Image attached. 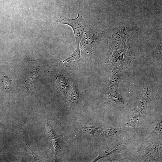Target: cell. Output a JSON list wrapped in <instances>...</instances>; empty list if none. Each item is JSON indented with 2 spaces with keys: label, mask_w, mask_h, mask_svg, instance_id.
<instances>
[{
  "label": "cell",
  "mask_w": 162,
  "mask_h": 162,
  "mask_svg": "<svg viewBox=\"0 0 162 162\" xmlns=\"http://www.w3.org/2000/svg\"><path fill=\"white\" fill-rule=\"evenodd\" d=\"M79 14L74 19H70L62 16L57 17L56 22L62 24H66L70 26L73 29L76 41L79 43L85 32L83 23L79 18Z\"/></svg>",
  "instance_id": "6da1fadb"
},
{
  "label": "cell",
  "mask_w": 162,
  "mask_h": 162,
  "mask_svg": "<svg viewBox=\"0 0 162 162\" xmlns=\"http://www.w3.org/2000/svg\"><path fill=\"white\" fill-rule=\"evenodd\" d=\"M141 115L139 110L135 109L130 110L124 114V120L125 125L128 127L136 128L139 124Z\"/></svg>",
  "instance_id": "7a4b0ae2"
},
{
  "label": "cell",
  "mask_w": 162,
  "mask_h": 162,
  "mask_svg": "<svg viewBox=\"0 0 162 162\" xmlns=\"http://www.w3.org/2000/svg\"><path fill=\"white\" fill-rule=\"evenodd\" d=\"M53 83L54 86L61 91L64 96L66 95L69 88L67 78L62 75H56Z\"/></svg>",
  "instance_id": "3957f363"
},
{
  "label": "cell",
  "mask_w": 162,
  "mask_h": 162,
  "mask_svg": "<svg viewBox=\"0 0 162 162\" xmlns=\"http://www.w3.org/2000/svg\"><path fill=\"white\" fill-rule=\"evenodd\" d=\"M79 43H78L77 47L73 53L68 58L62 61V62L66 67H71L76 65L79 62L80 58Z\"/></svg>",
  "instance_id": "277c9868"
},
{
  "label": "cell",
  "mask_w": 162,
  "mask_h": 162,
  "mask_svg": "<svg viewBox=\"0 0 162 162\" xmlns=\"http://www.w3.org/2000/svg\"><path fill=\"white\" fill-rule=\"evenodd\" d=\"M39 70L40 69H37L27 74L25 85L27 89L30 90L34 86Z\"/></svg>",
  "instance_id": "5b68a950"
},
{
  "label": "cell",
  "mask_w": 162,
  "mask_h": 162,
  "mask_svg": "<svg viewBox=\"0 0 162 162\" xmlns=\"http://www.w3.org/2000/svg\"><path fill=\"white\" fill-rule=\"evenodd\" d=\"M120 74L118 72H115L112 75L109 83V87L110 89L117 91V87L118 83L121 80Z\"/></svg>",
  "instance_id": "8992f818"
},
{
  "label": "cell",
  "mask_w": 162,
  "mask_h": 162,
  "mask_svg": "<svg viewBox=\"0 0 162 162\" xmlns=\"http://www.w3.org/2000/svg\"><path fill=\"white\" fill-rule=\"evenodd\" d=\"M158 124L152 133L147 138V139L153 136L161 134L162 133V118L161 117L156 120Z\"/></svg>",
  "instance_id": "52a82bcc"
},
{
  "label": "cell",
  "mask_w": 162,
  "mask_h": 162,
  "mask_svg": "<svg viewBox=\"0 0 162 162\" xmlns=\"http://www.w3.org/2000/svg\"><path fill=\"white\" fill-rule=\"evenodd\" d=\"M69 98L73 103H78L79 100V93L77 88L74 87L70 92Z\"/></svg>",
  "instance_id": "ba28073f"
},
{
  "label": "cell",
  "mask_w": 162,
  "mask_h": 162,
  "mask_svg": "<svg viewBox=\"0 0 162 162\" xmlns=\"http://www.w3.org/2000/svg\"><path fill=\"white\" fill-rule=\"evenodd\" d=\"M100 128L97 125L82 127V130L84 132L94 135L95 132Z\"/></svg>",
  "instance_id": "9c48e42d"
},
{
  "label": "cell",
  "mask_w": 162,
  "mask_h": 162,
  "mask_svg": "<svg viewBox=\"0 0 162 162\" xmlns=\"http://www.w3.org/2000/svg\"><path fill=\"white\" fill-rule=\"evenodd\" d=\"M1 79H0V85L4 89H8L10 86V81L6 76H4Z\"/></svg>",
  "instance_id": "30bf717a"
}]
</instances>
